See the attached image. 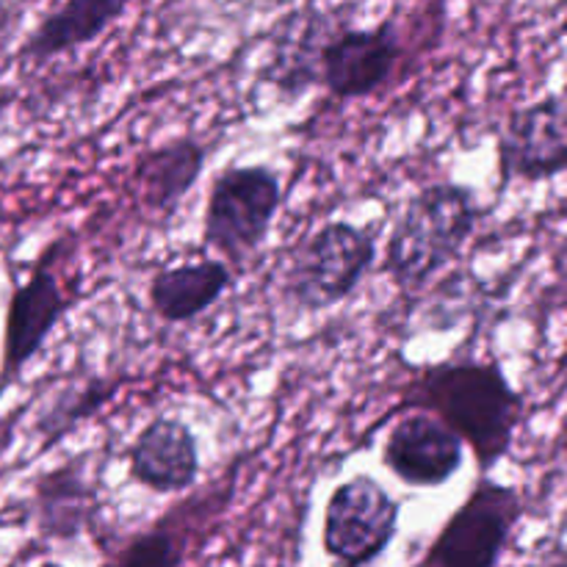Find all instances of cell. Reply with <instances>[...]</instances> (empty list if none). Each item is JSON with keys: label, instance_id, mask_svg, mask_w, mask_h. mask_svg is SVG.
Returning <instances> with one entry per match:
<instances>
[{"label": "cell", "instance_id": "6da1fadb", "mask_svg": "<svg viewBox=\"0 0 567 567\" xmlns=\"http://www.w3.org/2000/svg\"><path fill=\"white\" fill-rule=\"evenodd\" d=\"M402 410H430L474 452L480 474H491L515 446L526 399L498 360L449 358L426 363L402 391Z\"/></svg>", "mask_w": 567, "mask_h": 567}, {"label": "cell", "instance_id": "7a4b0ae2", "mask_svg": "<svg viewBox=\"0 0 567 567\" xmlns=\"http://www.w3.org/2000/svg\"><path fill=\"white\" fill-rule=\"evenodd\" d=\"M480 219L482 205L474 188L454 181L430 183L399 214L388 236L382 271L402 291H419L460 258Z\"/></svg>", "mask_w": 567, "mask_h": 567}, {"label": "cell", "instance_id": "3957f363", "mask_svg": "<svg viewBox=\"0 0 567 567\" xmlns=\"http://www.w3.org/2000/svg\"><path fill=\"white\" fill-rule=\"evenodd\" d=\"M377 260L371 227L327 221L293 249L282 275V297L302 313H321L354 297Z\"/></svg>", "mask_w": 567, "mask_h": 567}, {"label": "cell", "instance_id": "277c9868", "mask_svg": "<svg viewBox=\"0 0 567 567\" xmlns=\"http://www.w3.org/2000/svg\"><path fill=\"white\" fill-rule=\"evenodd\" d=\"M282 205L280 172L269 164H227L210 181L203 244L227 264H241L269 238Z\"/></svg>", "mask_w": 567, "mask_h": 567}, {"label": "cell", "instance_id": "5b68a950", "mask_svg": "<svg viewBox=\"0 0 567 567\" xmlns=\"http://www.w3.org/2000/svg\"><path fill=\"white\" fill-rule=\"evenodd\" d=\"M526 513L518 487L496 480L476 482L463 504L443 524L419 565L424 567H496Z\"/></svg>", "mask_w": 567, "mask_h": 567}, {"label": "cell", "instance_id": "8992f818", "mask_svg": "<svg viewBox=\"0 0 567 567\" xmlns=\"http://www.w3.org/2000/svg\"><path fill=\"white\" fill-rule=\"evenodd\" d=\"M399 518L402 502L382 482L369 474L352 476L327 498L321 548L336 565H371L396 540Z\"/></svg>", "mask_w": 567, "mask_h": 567}, {"label": "cell", "instance_id": "52a82bcc", "mask_svg": "<svg viewBox=\"0 0 567 567\" xmlns=\"http://www.w3.org/2000/svg\"><path fill=\"white\" fill-rule=\"evenodd\" d=\"M64 244H50L33 264L25 282L11 291L6 308L3 360H0V393L22 374L28 363L44 349L48 338L72 308V297L64 291L55 264Z\"/></svg>", "mask_w": 567, "mask_h": 567}, {"label": "cell", "instance_id": "ba28073f", "mask_svg": "<svg viewBox=\"0 0 567 567\" xmlns=\"http://www.w3.org/2000/svg\"><path fill=\"white\" fill-rule=\"evenodd\" d=\"M402 55V31L393 20L332 25L319 53V86L332 100H365L391 83Z\"/></svg>", "mask_w": 567, "mask_h": 567}, {"label": "cell", "instance_id": "9c48e42d", "mask_svg": "<svg viewBox=\"0 0 567 567\" xmlns=\"http://www.w3.org/2000/svg\"><path fill=\"white\" fill-rule=\"evenodd\" d=\"M502 186L546 183L567 172V92L520 105L498 131Z\"/></svg>", "mask_w": 567, "mask_h": 567}, {"label": "cell", "instance_id": "30bf717a", "mask_svg": "<svg viewBox=\"0 0 567 567\" xmlns=\"http://www.w3.org/2000/svg\"><path fill=\"white\" fill-rule=\"evenodd\" d=\"M463 437L430 410H410L382 443V465L410 487H441L463 468Z\"/></svg>", "mask_w": 567, "mask_h": 567}, {"label": "cell", "instance_id": "8fae6325", "mask_svg": "<svg viewBox=\"0 0 567 567\" xmlns=\"http://www.w3.org/2000/svg\"><path fill=\"white\" fill-rule=\"evenodd\" d=\"M199 443L192 426L175 415H155L127 449V476L155 496H177L197 485Z\"/></svg>", "mask_w": 567, "mask_h": 567}, {"label": "cell", "instance_id": "7c38bea8", "mask_svg": "<svg viewBox=\"0 0 567 567\" xmlns=\"http://www.w3.org/2000/svg\"><path fill=\"white\" fill-rule=\"evenodd\" d=\"M210 147L197 136L169 138L138 155L131 172V186L150 216L169 219L177 214L208 164Z\"/></svg>", "mask_w": 567, "mask_h": 567}, {"label": "cell", "instance_id": "4fadbf2b", "mask_svg": "<svg viewBox=\"0 0 567 567\" xmlns=\"http://www.w3.org/2000/svg\"><path fill=\"white\" fill-rule=\"evenodd\" d=\"M89 460L75 454L37 476L31 498V515L39 535L53 543H72L83 535L97 509V487L89 476Z\"/></svg>", "mask_w": 567, "mask_h": 567}, {"label": "cell", "instance_id": "5bb4252c", "mask_svg": "<svg viewBox=\"0 0 567 567\" xmlns=\"http://www.w3.org/2000/svg\"><path fill=\"white\" fill-rule=\"evenodd\" d=\"M236 282V271L221 258L186 260L155 271L147 299L153 313L166 324H188L221 302Z\"/></svg>", "mask_w": 567, "mask_h": 567}, {"label": "cell", "instance_id": "9a60e30c", "mask_svg": "<svg viewBox=\"0 0 567 567\" xmlns=\"http://www.w3.org/2000/svg\"><path fill=\"white\" fill-rule=\"evenodd\" d=\"M131 3L133 0H64L33 25L17 55L31 64H44L55 55L92 44L125 17Z\"/></svg>", "mask_w": 567, "mask_h": 567}, {"label": "cell", "instance_id": "2e32d148", "mask_svg": "<svg viewBox=\"0 0 567 567\" xmlns=\"http://www.w3.org/2000/svg\"><path fill=\"white\" fill-rule=\"evenodd\" d=\"M336 22L321 11H299L282 25L271 42L266 66L260 72L280 97L297 100L319 83V53Z\"/></svg>", "mask_w": 567, "mask_h": 567}, {"label": "cell", "instance_id": "e0dca14e", "mask_svg": "<svg viewBox=\"0 0 567 567\" xmlns=\"http://www.w3.org/2000/svg\"><path fill=\"white\" fill-rule=\"evenodd\" d=\"M116 393V385L92 377L81 385H66L55 391L42 410L37 413V435H42V449H53L61 437L70 435L83 419L97 413L105 402Z\"/></svg>", "mask_w": 567, "mask_h": 567}, {"label": "cell", "instance_id": "ac0fdd59", "mask_svg": "<svg viewBox=\"0 0 567 567\" xmlns=\"http://www.w3.org/2000/svg\"><path fill=\"white\" fill-rule=\"evenodd\" d=\"M111 559L125 567H177L186 563V540L161 524L127 540Z\"/></svg>", "mask_w": 567, "mask_h": 567}, {"label": "cell", "instance_id": "d6986e66", "mask_svg": "<svg viewBox=\"0 0 567 567\" xmlns=\"http://www.w3.org/2000/svg\"><path fill=\"white\" fill-rule=\"evenodd\" d=\"M565 449H567V432H565Z\"/></svg>", "mask_w": 567, "mask_h": 567}]
</instances>
